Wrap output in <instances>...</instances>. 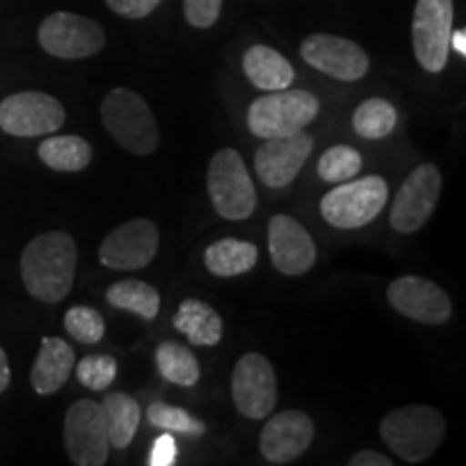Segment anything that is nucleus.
I'll list each match as a JSON object with an SVG mask.
<instances>
[{
  "label": "nucleus",
  "mask_w": 466,
  "mask_h": 466,
  "mask_svg": "<svg viewBox=\"0 0 466 466\" xmlns=\"http://www.w3.org/2000/svg\"><path fill=\"white\" fill-rule=\"evenodd\" d=\"M78 266V247L66 231L39 233L20 258L22 283L35 300L55 305L67 299Z\"/></svg>",
  "instance_id": "obj_1"
},
{
  "label": "nucleus",
  "mask_w": 466,
  "mask_h": 466,
  "mask_svg": "<svg viewBox=\"0 0 466 466\" xmlns=\"http://www.w3.org/2000/svg\"><path fill=\"white\" fill-rule=\"evenodd\" d=\"M445 417L434 406H400L380 421L384 445L404 462L419 464L432 458L445 439Z\"/></svg>",
  "instance_id": "obj_2"
},
{
  "label": "nucleus",
  "mask_w": 466,
  "mask_h": 466,
  "mask_svg": "<svg viewBox=\"0 0 466 466\" xmlns=\"http://www.w3.org/2000/svg\"><path fill=\"white\" fill-rule=\"evenodd\" d=\"M102 124L116 145L134 156H151L160 145L158 121L149 104L132 89H113L100 106Z\"/></svg>",
  "instance_id": "obj_3"
},
{
  "label": "nucleus",
  "mask_w": 466,
  "mask_h": 466,
  "mask_svg": "<svg viewBox=\"0 0 466 466\" xmlns=\"http://www.w3.org/2000/svg\"><path fill=\"white\" fill-rule=\"evenodd\" d=\"M319 113V100L311 91H268L248 106V130L259 138H281L302 132Z\"/></svg>",
  "instance_id": "obj_4"
},
{
  "label": "nucleus",
  "mask_w": 466,
  "mask_h": 466,
  "mask_svg": "<svg viewBox=\"0 0 466 466\" xmlns=\"http://www.w3.org/2000/svg\"><path fill=\"white\" fill-rule=\"evenodd\" d=\"M389 199V184L380 175L348 179L326 192L319 201V214L337 229H360L376 220Z\"/></svg>",
  "instance_id": "obj_5"
},
{
  "label": "nucleus",
  "mask_w": 466,
  "mask_h": 466,
  "mask_svg": "<svg viewBox=\"0 0 466 466\" xmlns=\"http://www.w3.org/2000/svg\"><path fill=\"white\" fill-rule=\"evenodd\" d=\"M208 192L212 208L225 220H244L258 208V192L248 168L236 149L217 151L208 167Z\"/></svg>",
  "instance_id": "obj_6"
},
{
  "label": "nucleus",
  "mask_w": 466,
  "mask_h": 466,
  "mask_svg": "<svg viewBox=\"0 0 466 466\" xmlns=\"http://www.w3.org/2000/svg\"><path fill=\"white\" fill-rule=\"evenodd\" d=\"M453 0H417L412 15V50L425 72L441 74L450 58Z\"/></svg>",
  "instance_id": "obj_7"
},
{
  "label": "nucleus",
  "mask_w": 466,
  "mask_h": 466,
  "mask_svg": "<svg viewBox=\"0 0 466 466\" xmlns=\"http://www.w3.org/2000/svg\"><path fill=\"white\" fill-rule=\"evenodd\" d=\"M37 39L50 56L66 61L96 56L106 44L104 28L96 20L69 11H56L46 17L39 25Z\"/></svg>",
  "instance_id": "obj_8"
},
{
  "label": "nucleus",
  "mask_w": 466,
  "mask_h": 466,
  "mask_svg": "<svg viewBox=\"0 0 466 466\" xmlns=\"http://www.w3.org/2000/svg\"><path fill=\"white\" fill-rule=\"evenodd\" d=\"M63 442L69 460L78 466L106 464L110 442L102 404L78 400L67 408L63 423Z\"/></svg>",
  "instance_id": "obj_9"
},
{
  "label": "nucleus",
  "mask_w": 466,
  "mask_h": 466,
  "mask_svg": "<svg viewBox=\"0 0 466 466\" xmlns=\"http://www.w3.org/2000/svg\"><path fill=\"white\" fill-rule=\"evenodd\" d=\"M63 124L66 108L44 91H20L0 102V130L11 137H46Z\"/></svg>",
  "instance_id": "obj_10"
},
{
  "label": "nucleus",
  "mask_w": 466,
  "mask_h": 466,
  "mask_svg": "<svg viewBox=\"0 0 466 466\" xmlns=\"http://www.w3.org/2000/svg\"><path fill=\"white\" fill-rule=\"evenodd\" d=\"M277 374L264 354L248 352L231 374V400L242 417L266 419L277 406Z\"/></svg>",
  "instance_id": "obj_11"
},
{
  "label": "nucleus",
  "mask_w": 466,
  "mask_h": 466,
  "mask_svg": "<svg viewBox=\"0 0 466 466\" xmlns=\"http://www.w3.org/2000/svg\"><path fill=\"white\" fill-rule=\"evenodd\" d=\"M442 188V177L436 165H419L400 186L391 203V227L398 233H417L434 214Z\"/></svg>",
  "instance_id": "obj_12"
},
{
  "label": "nucleus",
  "mask_w": 466,
  "mask_h": 466,
  "mask_svg": "<svg viewBox=\"0 0 466 466\" xmlns=\"http://www.w3.org/2000/svg\"><path fill=\"white\" fill-rule=\"evenodd\" d=\"M160 231L149 218H132L119 225L100 244V261L110 270H141L154 261Z\"/></svg>",
  "instance_id": "obj_13"
},
{
  "label": "nucleus",
  "mask_w": 466,
  "mask_h": 466,
  "mask_svg": "<svg viewBox=\"0 0 466 466\" xmlns=\"http://www.w3.org/2000/svg\"><path fill=\"white\" fill-rule=\"evenodd\" d=\"M300 56L330 78L354 83L370 72V56L359 44L337 35L313 33L300 44Z\"/></svg>",
  "instance_id": "obj_14"
},
{
  "label": "nucleus",
  "mask_w": 466,
  "mask_h": 466,
  "mask_svg": "<svg viewBox=\"0 0 466 466\" xmlns=\"http://www.w3.org/2000/svg\"><path fill=\"white\" fill-rule=\"evenodd\" d=\"M389 305L408 319L421 324H445L451 318L447 291L423 277H400L387 289Z\"/></svg>",
  "instance_id": "obj_15"
},
{
  "label": "nucleus",
  "mask_w": 466,
  "mask_h": 466,
  "mask_svg": "<svg viewBox=\"0 0 466 466\" xmlns=\"http://www.w3.org/2000/svg\"><path fill=\"white\" fill-rule=\"evenodd\" d=\"M313 151V137L305 130L281 138H266L255 154V173L268 188H285L302 171Z\"/></svg>",
  "instance_id": "obj_16"
},
{
  "label": "nucleus",
  "mask_w": 466,
  "mask_h": 466,
  "mask_svg": "<svg viewBox=\"0 0 466 466\" xmlns=\"http://www.w3.org/2000/svg\"><path fill=\"white\" fill-rule=\"evenodd\" d=\"M268 250L272 264L285 277H300L313 268L318 248L311 233L299 220L277 214L268 225Z\"/></svg>",
  "instance_id": "obj_17"
},
{
  "label": "nucleus",
  "mask_w": 466,
  "mask_h": 466,
  "mask_svg": "<svg viewBox=\"0 0 466 466\" xmlns=\"http://www.w3.org/2000/svg\"><path fill=\"white\" fill-rule=\"evenodd\" d=\"M316 436V423L302 410H283L268 419L259 434V451L270 464H289L299 460Z\"/></svg>",
  "instance_id": "obj_18"
},
{
  "label": "nucleus",
  "mask_w": 466,
  "mask_h": 466,
  "mask_svg": "<svg viewBox=\"0 0 466 466\" xmlns=\"http://www.w3.org/2000/svg\"><path fill=\"white\" fill-rule=\"evenodd\" d=\"M76 365V352L61 337H44L31 370V384L37 395H52L66 387Z\"/></svg>",
  "instance_id": "obj_19"
},
{
  "label": "nucleus",
  "mask_w": 466,
  "mask_h": 466,
  "mask_svg": "<svg viewBox=\"0 0 466 466\" xmlns=\"http://www.w3.org/2000/svg\"><path fill=\"white\" fill-rule=\"evenodd\" d=\"M242 67L250 85L258 86L261 91L289 89L296 78L294 67H291L288 58L279 50L264 44L250 46L247 55H244Z\"/></svg>",
  "instance_id": "obj_20"
},
{
  "label": "nucleus",
  "mask_w": 466,
  "mask_h": 466,
  "mask_svg": "<svg viewBox=\"0 0 466 466\" xmlns=\"http://www.w3.org/2000/svg\"><path fill=\"white\" fill-rule=\"evenodd\" d=\"M173 326L192 346L212 348L218 346L223 339V318L218 316L217 309L197 299L184 300L177 307L173 316Z\"/></svg>",
  "instance_id": "obj_21"
},
{
  "label": "nucleus",
  "mask_w": 466,
  "mask_h": 466,
  "mask_svg": "<svg viewBox=\"0 0 466 466\" xmlns=\"http://www.w3.org/2000/svg\"><path fill=\"white\" fill-rule=\"evenodd\" d=\"M259 259V250L253 242L238 240V238H223L212 242L206 248L203 261L214 277H238L253 270Z\"/></svg>",
  "instance_id": "obj_22"
},
{
  "label": "nucleus",
  "mask_w": 466,
  "mask_h": 466,
  "mask_svg": "<svg viewBox=\"0 0 466 466\" xmlns=\"http://www.w3.org/2000/svg\"><path fill=\"white\" fill-rule=\"evenodd\" d=\"M39 160L52 171L78 173L85 171L93 160V147L76 134H56L39 143Z\"/></svg>",
  "instance_id": "obj_23"
},
{
  "label": "nucleus",
  "mask_w": 466,
  "mask_h": 466,
  "mask_svg": "<svg viewBox=\"0 0 466 466\" xmlns=\"http://www.w3.org/2000/svg\"><path fill=\"white\" fill-rule=\"evenodd\" d=\"M104 419H106L108 442L115 450H126L130 447L134 436L141 425V406L127 393L113 391L102 401Z\"/></svg>",
  "instance_id": "obj_24"
},
{
  "label": "nucleus",
  "mask_w": 466,
  "mask_h": 466,
  "mask_svg": "<svg viewBox=\"0 0 466 466\" xmlns=\"http://www.w3.org/2000/svg\"><path fill=\"white\" fill-rule=\"evenodd\" d=\"M106 300L116 309H124L141 319H154L160 311V294L149 283L138 279L116 281L106 289Z\"/></svg>",
  "instance_id": "obj_25"
},
{
  "label": "nucleus",
  "mask_w": 466,
  "mask_h": 466,
  "mask_svg": "<svg viewBox=\"0 0 466 466\" xmlns=\"http://www.w3.org/2000/svg\"><path fill=\"white\" fill-rule=\"evenodd\" d=\"M156 365L167 382L177 387H195L201 378V367L195 354L182 343L162 341L156 350Z\"/></svg>",
  "instance_id": "obj_26"
},
{
  "label": "nucleus",
  "mask_w": 466,
  "mask_h": 466,
  "mask_svg": "<svg viewBox=\"0 0 466 466\" xmlns=\"http://www.w3.org/2000/svg\"><path fill=\"white\" fill-rule=\"evenodd\" d=\"M398 126V110L384 97H370L360 102L352 115V127L360 138L380 141L389 137Z\"/></svg>",
  "instance_id": "obj_27"
},
{
  "label": "nucleus",
  "mask_w": 466,
  "mask_h": 466,
  "mask_svg": "<svg viewBox=\"0 0 466 466\" xmlns=\"http://www.w3.org/2000/svg\"><path fill=\"white\" fill-rule=\"evenodd\" d=\"M360 167H363V158L357 149L350 145H335L319 156L318 175L329 184H341L357 177Z\"/></svg>",
  "instance_id": "obj_28"
},
{
  "label": "nucleus",
  "mask_w": 466,
  "mask_h": 466,
  "mask_svg": "<svg viewBox=\"0 0 466 466\" xmlns=\"http://www.w3.org/2000/svg\"><path fill=\"white\" fill-rule=\"evenodd\" d=\"M147 419L151 425L167 430V432L184 434V436L206 434V423H203L201 419L192 417L188 410H184V408H177V406H168V404H160V401H156V404L149 406Z\"/></svg>",
  "instance_id": "obj_29"
},
{
  "label": "nucleus",
  "mask_w": 466,
  "mask_h": 466,
  "mask_svg": "<svg viewBox=\"0 0 466 466\" xmlns=\"http://www.w3.org/2000/svg\"><path fill=\"white\" fill-rule=\"evenodd\" d=\"M63 322H66L67 333L72 335L76 341L86 343V346L102 341L104 333H106V322H104L102 313L97 311V309L86 305H76L72 309H67Z\"/></svg>",
  "instance_id": "obj_30"
},
{
  "label": "nucleus",
  "mask_w": 466,
  "mask_h": 466,
  "mask_svg": "<svg viewBox=\"0 0 466 466\" xmlns=\"http://www.w3.org/2000/svg\"><path fill=\"white\" fill-rule=\"evenodd\" d=\"M76 378L85 389L104 391L116 378V360L110 354H89L74 365Z\"/></svg>",
  "instance_id": "obj_31"
},
{
  "label": "nucleus",
  "mask_w": 466,
  "mask_h": 466,
  "mask_svg": "<svg viewBox=\"0 0 466 466\" xmlns=\"http://www.w3.org/2000/svg\"><path fill=\"white\" fill-rule=\"evenodd\" d=\"M223 0H184L186 22L192 28H209L218 22Z\"/></svg>",
  "instance_id": "obj_32"
},
{
  "label": "nucleus",
  "mask_w": 466,
  "mask_h": 466,
  "mask_svg": "<svg viewBox=\"0 0 466 466\" xmlns=\"http://www.w3.org/2000/svg\"><path fill=\"white\" fill-rule=\"evenodd\" d=\"M108 9H113L116 15L127 17V20H141L147 17L162 0H104Z\"/></svg>",
  "instance_id": "obj_33"
},
{
  "label": "nucleus",
  "mask_w": 466,
  "mask_h": 466,
  "mask_svg": "<svg viewBox=\"0 0 466 466\" xmlns=\"http://www.w3.org/2000/svg\"><path fill=\"white\" fill-rule=\"evenodd\" d=\"M175 460H177V442H175L171 434L158 436L154 442V447H151L147 464L149 466H171V464H175Z\"/></svg>",
  "instance_id": "obj_34"
},
{
  "label": "nucleus",
  "mask_w": 466,
  "mask_h": 466,
  "mask_svg": "<svg viewBox=\"0 0 466 466\" xmlns=\"http://www.w3.org/2000/svg\"><path fill=\"white\" fill-rule=\"evenodd\" d=\"M350 466H393V460L380 451H357L350 458Z\"/></svg>",
  "instance_id": "obj_35"
},
{
  "label": "nucleus",
  "mask_w": 466,
  "mask_h": 466,
  "mask_svg": "<svg viewBox=\"0 0 466 466\" xmlns=\"http://www.w3.org/2000/svg\"><path fill=\"white\" fill-rule=\"evenodd\" d=\"M11 384V367H9V359L7 352L0 348V393H5Z\"/></svg>",
  "instance_id": "obj_36"
},
{
  "label": "nucleus",
  "mask_w": 466,
  "mask_h": 466,
  "mask_svg": "<svg viewBox=\"0 0 466 466\" xmlns=\"http://www.w3.org/2000/svg\"><path fill=\"white\" fill-rule=\"evenodd\" d=\"M450 48L456 50L460 56H466V31H464V28H458V31H451Z\"/></svg>",
  "instance_id": "obj_37"
}]
</instances>
